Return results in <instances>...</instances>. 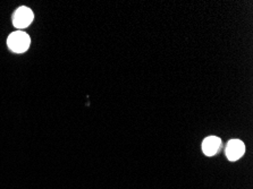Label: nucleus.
Listing matches in <instances>:
<instances>
[{"label":"nucleus","instance_id":"obj_4","mask_svg":"<svg viewBox=\"0 0 253 189\" xmlns=\"http://www.w3.org/2000/svg\"><path fill=\"white\" fill-rule=\"evenodd\" d=\"M221 141L219 137L209 136L202 143V151L207 156H213L220 149Z\"/></svg>","mask_w":253,"mask_h":189},{"label":"nucleus","instance_id":"obj_3","mask_svg":"<svg viewBox=\"0 0 253 189\" xmlns=\"http://www.w3.org/2000/svg\"><path fill=\"white\" fill-rule=\"evenodd\" d=\"M245 145L240 140H231L226 146V155L229 161H237L244 155Z\"/></svg>","mask_w":253,"mask_h":189},{"label":"nucleus","instance_id":"obj_2","mask_svg":"<svg viewBox=\"0 0 253 189\" xmlns=\"http://www.w3.org/2000/svg\"><path fill=\"white\" fill-rule=\"evenodd\" d=\"M33 11L28 7H20L13 16V24L16 29H25L33 22Z\"/></svg>","mask_w":253,"mask_h":189},{"label":"nucleus","instance_id":"obj_1","mask_svg":"<svg viewBox=\"0 0 253 189\" xmlns=\"http://www.w3.org/2000/svg\"><path fill=\"white\" fill-rule=\"evenodd\" d=\"M7 44L11 51L16 53H23L29 49L31 44L30 37L23 31H15L11 33L7 40Z\"/></svg>","mask_w":253,"mask_h":189}]
</instances>
